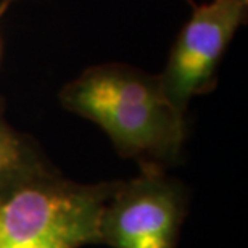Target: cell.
I'll use <instances>...</instances> for the list:
<instances>
[{
	"label": "cell",
	"instance_id": "1",
	"mask_svg": "<svg viewBox=\"0 0 248 248\" xmlns=\"http://www.w3.org/2000/svg\"><path fill=\"white\" fill-rule=\"evenodd\" d=\"M60 100L100 126L123 156L155 165L179 156L186 111L170 100L158 76L127 64H98L66 84Z\"/></svg>",
	"mask_w": 248,
	"mask_h": 248
},
{
	"label": "cell",
	"instance_id": "2",
	"mask_svg": "<svg viewBox=\"0 0 248 248\" xmlns=\"http://www.w3.org/2000/svg\"><path fill=\"white\" fill-rule=\"evenodd\" d=\"M116 182L76 184L50 171L0 192V248L100 244V216Z\"/></svg>",
	"mask_w": 248,
	"mask_h": 248
},
{
	"label": "cell",
	"instance_id": "3",
	"mask_svg": "<svg viewBox=\"0 0 248 248\" xmlns=\"http://www.w3.org/2000/svg\"><path fill=\"white\" fill-rule=\"evenodd\" d=\"M140 174L116 182L100 216V244L111 248H177L187 193L161 165L140 163Z\"/></svg>",
	"mask_w": 248,
	"mask_h": 248
},
{
	"label": "cell",
	"instance_id": "4",
	"mask_svg": "<svg viewBox=\"0 0 248 248\" xmlns=\"http://www.w3.org/2000/svg\"><path fill=\"white\" fill-rule=\"evenodd\" d=\"M248 0H211L193 13L171 48L166 69L158 76L170 100L186 111L192 97L216 86L222 53L245 23Z\"/></svg>",
	"mask_w": 248,
	"mask_h": 248
},
{
	"label": "cell",
	"instance_id": "5",
	"mask_svg": "<svg viewBox=\"0 0 248 248\" xmlns=\"http://www.w3.org/2000/svg\"><path fill=\"white\" fill-rule=\"evenodd\" d=\"M47 171L34 147L15 132L0 115V192Z\"/></svg>",
	"mask_w": 248,
	"mask_h": 248
},
{
	"label": "cell",
	"instance_id": "6",
	"mask_svg": "<svg viewBox=\"0 0 248 248\" xmlns=\"http://www.w3.org/2000/svg\"><path fill=\"white\" fill-rule=\"evenodd\" d=\"M12 3H13V0H2V2H0V19H2L3 13L7 12L8 7H10Z\"/></svg>",
	"mask_w": 248,
	"mask_h": 248
}]
</instances>
